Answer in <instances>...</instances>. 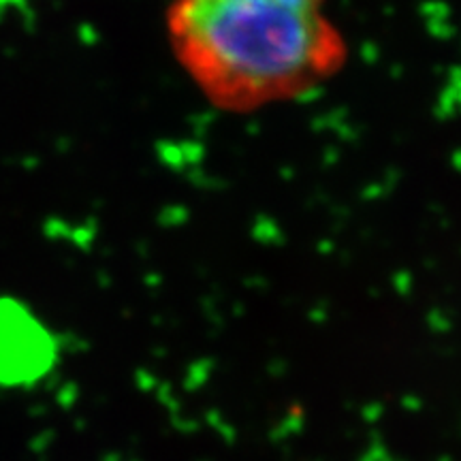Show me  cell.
<instances>
[{
    "label": "cell",
    "instance_id": "2",
    "mask_svg": "<svg viewBox=\"0 0 461 461\" xmlns=\"http://www.w3.org/2000/svg\"><path fill=\"white\" fill-rule=\"evenodd\" d=\"M285 3H295V5H322L325 0H285Z\"/></svg>",
    "mask_w": 461,
    "mask_h": 461
},
{
    "label": "cell",
    "instance_id": "1",
    "mask_svg": "<svg viewBox=\"0 0 461 461\" xmlns=\"http://www.w3.org/2000/svg\"><path fill=\"white\" fill-rule=\"evenodd\" d=\"M167 24L190 79L229 112L299 99L333 77L346 58L322 5L173 0Z\"/></svg>",
    "mask_w": 461,
    "mask_h": 461
}]
</instances>
